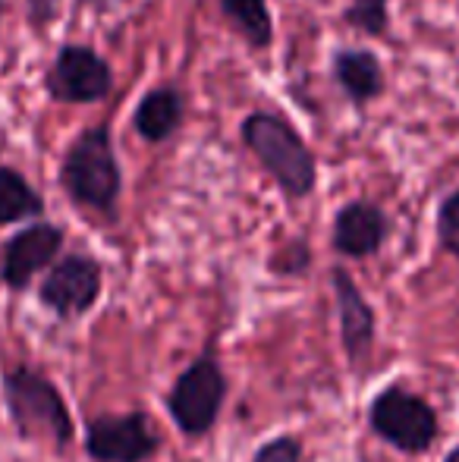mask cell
<instances>
[{"label":"cell","mask_w":459,"mask_h":462,"mask_svg":"<svg viewBox=\"0 0 459 462\" xmlns=\"http://www.w3.org/2000/svg\"><path fill=\"white\" fill-rule=\"evenodd\" d=\"M0 396H4L6 415L16 428L19 440H41L54 450H67L73 444V415L57 383L38 368L16 365L0 377Z\"/></svg>","instance_id":"1"},{"label":"cell","mask_w":459,"mask_h":462,"mask_svg":"<svg viewBox=\"0 0 459 462\" xmlns=\"http://www.w3.org/2000/svg\"><path fill=\"white\" fill-rule=\"evenodd\" d=\"M60 186L79 208L116 217V205L123 195V171L116 161L111 126H88L69 142L60 164Z\"/></svg>","instance_id":"2"},{"label":"cell","mask_w":459,"mask_h":462,"mask_svg":"<svg viewBox=\"0 0 459 462\" xmlns=\"http://www.w3.org/2000/svg\"><path fill=\"white\" fill-rule=\"evenodd\" d=\"M243 145L258 158L268 177L283 189L287 199H306L318 183V164L293 123L280 114L252 110L239 126Z\"/></svg>","instance_id":"3"},{"label":"cell","mask_w":459,"mask_h":462,"mask_svg":"<svg viewBox=\"0 0 459 462\" xmlns=\"http://www.w3.org/2000/svg\"><path fill=\"white\" fill-rule=\"evenodd\" d=\"M227 400V374L215 356H198L179 371L167 393V412L186 438H205L221 419Z\"/></svg>","instance_id":"4"},{"label":"cell","mask_w":459,"mask_h":462,"mask_svg":"<svg viewBox=\"0 0 459 462\" xmlns=\"http://www.w3.org/2000/svg\"><path fill=\"white\" fill-rule=\"evenodd\" d=\"M368 425L381 440L403 453H425L437 438V415L422 396L387 387L372 400Z\"/></svg>","instance_id":"5"},{"label":"cell","mask_w":459,"mask_h":462,"mask_svg":"<svg viewBox=\"0 0 459 462\" xmlns=\"http://www.w3.org/2000/svg\"><path fill=\"white\" fill-rule=\"evenodd\" d=\"M105 286V268L92 255H63L54 262V268L44 274L38 286V302L48 311H54L60 321H76L95 309Z\"/></svg>","instance_id":"6"},{"label":"cell","mask_w":459,"mask_h":462,"mask_svg":"<svg viewBox=\"0 0 459 462\" xmlns=\"http://www.w3.org/2000/svg\"><path fill=\"white\" fill-rule=\"evenodd\" d=\"M44 88L60 104H95L114 92L111 63L86 44H63L44 76Z\"/></svg>","instance_id":"7"},{"label":"cell","mask_w":459,"mask_h":462,"mask_svg":"<svg viewBox=\"0 0 459 462\" xmlns=\"http://www.w3.org/2000/svg\"><path fill=\"white\" fill-rule=\"evenodd\" d=\"M161 434L145 412L98 415L86 428V453L92 462H151Z\"/></svg>","instance_id":"8"},{"label":"cell","mask_w":459,"mask_h":462,"mask_svg":"<svg viewBox=\"0 0 459 462\" xmlns=\"http://www.w3.org/2000/svg\"><path fill=\"white\" fill-rule=\"evenodd\" d=\"M63 230L48 220L23 226L13 233L0 249V283L13 292H23L32 286L41 271H50L63 249Z\"/></svg>","instance_id":"9"},{"label":"cell","mask_w":459,"mask_h":462,"mask_svg":"<svg viewBox=\"0 0 459 462\" xmlns=\"http://www.w3.org/2000/svg\"><path fill=\"white\" fill-rule=\"evenodd\" d=\"M334 296H337V318H340V340H344V353L353 365H359L374 343V309L368 305V299L362 296V290L355 286V280L349 277L346 268L331 271Z\"/></svg>","instance_id":"10"},{"label":"cell","mask_w":459,"mask_h":462,"mask_svg":"<svg viewBox=\"0 0 459 462\" xmlns=\"http://www.w3.org/2000/svg\"><path fill=\"white\" fill-rule=\"evenodd\" d=\"M387 214L372 201H349L334 217V249L346 258H368L384 245L387 239Z\"/></svg>","instance_id":"11"},{"label":"cell","mask_w":459,"mask_h":462,"mask_svg":"<svg viewBox=\"0 0 459 462\" xmlns=\"http://www.w3.org/2000/svg\"><path fill=\"white\" fill-rule=\"evenodd\" d=\"M183 95L173 86H158L148 95H142V101L135 104L133 126L139 133V139H145L148 145H161L167 142L183 123Z\"/></svg>","instance_id":"12"},{"label":"cell","mask_w":459,"mask_h":462,"mask_svg":"<svg viewBox=\"0 0 459 462\" xmlns=\"http://www.w3.org/2000/svg\"><path fill=\"white\" fill-rule=\"evenodd\" d=\"M334 79L353 104H368L384 92V69L372 51H337L334 54Z\"/></svg>","instance_id":"13"},{"label":"cell","mask_w":459,"mask_h":462,"mask_svg":"<svg viewBox=\"0 0 459 462\" xmlns=\"http://www.w3.org/2000/svg\"><path fill=\"white\" fill-rule=\"evenodd\" d=\"M41 214L44 199L32 189L29 180L13 167H0V226L41 217Z\"/></svg>","instance_id":"14"},{"label":"cell","mask_w":459,"mask_h":462,"mask_svg":"<svg viewBox=\"0 0 459 462\" xmlns=\"http://www.w3.org/2000/svg\"><path fill=\"white\" fill-rule=\"evenodd\" d=\"M221 13L245 44L255 51H264L274 42V23H271L268 0H221Z\"/></svg>","instance_id":"15"},{"label":"cell","mask_w":459,"mask_h":462,"mask_svg":"<svg viewBox=\"0 0 459 462\" xmlns=\"http://www.w3.org/2000/svg\"><path fill=\"white\" fill-rule=\"evenodd\" d=\"M344 19L353 29L365 35H384L387 32V0H349Z\"/></svg>","instance_id":"16"},{"label":"cell","mask_w":459,"mask_h":462,"mask_svg":"<svg viewBox=\"0 0 459 462\" xmlns=\"http://www.w3.org/2000/svg\"><path fill=\"white\" fill-rule=\"evenodd\" d=\"M437 239L454 258H459V189L447 195L437 211Z\"/></svg>","instance_id":"17"},{"label":"cell","mask_w":459,"mask_h":462,"mask_svg":"<svg viewBox=\"0 0 459 462\" xmlns=\"http://www.w3.org/2000/svg\"><path fill=\"white\" fill-rule=\"evenodd\" d=\"M308 264H312V252H308V245L302 239H293V243H287L280 252L271 255V271L283 277L302 274V271H308Z\"/></svg>","instance_id":"18"},{"label":"cell","mask_w":459,"mask_h":462,"mask_svg":"<svg viewBox=\"0 0 459 462\" xmlns=\"http://www.w3.org/2000/svg\"><path fill=\"white\" fill-rule=\"evenodd\" d=\"M252 462H302V440L293 434H280L258 447Z\"/></svg>","instance_id":"19"},{"label":"cell","mask_w":459,"mask_h":462,"mask_svg":"<svg viewBox=\"0 0 459 462\" xmlns=\"http://www.w3.org/2000/svg\"><path fill=\"white\" fill-rule=\"evenodd\" d=\"M25 4H29V23L35 25V29L50 25L57 10H60V0H25Z\"/></svg>","instance_id":"20"},{"label":"cell","mask_w":459,"mask_h":462,"mask_svg":"<svg viewBox=\"0 0 459 462\" xmlns=\"http://www.w3.org/2000/svg\"><path fill=\"white\" fill-rule=\"evenodd\" d=\"M88 6H95L98 13H116V10H123L126 4H133V0H86Z\"/></svg>","instance_id":"21"},{"label":"cell","mask_w":459,"mask_h":462,"mask_svg":"<svg viewBox=\"0 0 459 462\" xmlns=\"http://www.w3.org/2000/svg\"><path fill=\"white\" fill-rule=\"evenodd\" d=\"M444 462H459V447H456V450H450V453H447V459H444Z\"/></svg>","instance_id":"22"}]
</instances>
